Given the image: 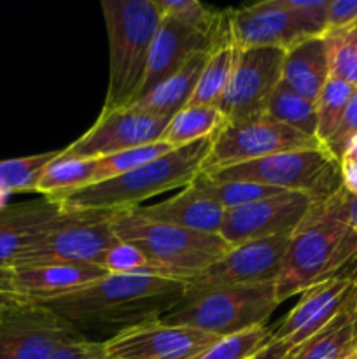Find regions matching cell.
<instances>
[{"mask_svg": "<svg viewBox=\"0 0 357 359\" xmlns=\"http://www.w3.org/2000/svg\"><path fill=\"white\" fill-rule=\"evenodd\" d=\"M352 195L340 188L315 202L287 242L275 293L279 304L340 276L357 258V233L350 217Z\"/></svg>", "mask_w": 357, "mask_h": 359, "instance_id": "cell-2", "label": "cell"}, {"mask_svg": "<svg viewBox=\"0 0 357 359\" xmlns=\"http://www.w3.org/2000/svg\"><path fill=\"white\" fill-rule=\"evenodd\" d=\"M219 337L161 319L142 323L105 340L112 359H192Z\"/></svg>", "mask_w": 357, "mask_h": 359, "instance_id": "cell-16", "label": "cell"}, {"mask_svg": "<svg viewBox=\"0 0 357 359\" xmlns=\"http://www.w3.org/2000/svg\"><path fill=\"white\" fill-rule=\"evenodd\" d=\"M279 305L275 283L216 287L186 294L161 321L189 326L214 337H227L266 326Z\"/></svg>", "mask_w": 357, "mask_h": 359, "instance_id": "cell-6", "label": "cell"}, {"mask_svg": "<svg viewBox=\"0 0 357 359\" xmlns=\"http://www.w3.org/2000/svg\"><path fill=\"white\" fill-rule=\"evenodd\" d=\"M206 53L209 51L200 53L195 58L189 60L181 70H177L174 76L161 81L158 86L147 91L146 95H142L130 107L136 109L140 112H146V114L156 116V118H174L191 100L192 91H195L196 83H198L200 74H202L203 63H205Z\"/></svg>", "mask_w": 357, "mask_h": 359, "instance_id": "cell-24", "label": "cell"}, {"mask_svg": "<svg viewBox=\"0 0 357 359\" xmlns=\"http://www.w3.org/2000/svg\"><path fill=\"white\" fill-rule=\"evenodd\" d=\"M356 93V88L343 81L329 77L328 83L322 88L321 95L315 100L317 111V140L324 146L329 137L332 135L338 126L350 98Z\"/></svg>", "mask_w": 357, "mask_h": 359, "instance_id": "cell-31", "label": "cell"}, {"mask_svg": "<svg viewBox=\"0 0 357 359\" xmlns=\"http://www.w3.org/2000/svg\"><path fill=\"white\" fill-rule=\"evenodd\" d=\"M226 118L219 107L214 105H186L174 118L168 119V125L161 135V142L170 147L189 146L198 140L214 137L224 125Z\"/></svg>", "mask_w": 357, "mask_h": 359, "instance_id": "cell-26", "label": "cell"}, {"mask_svg": "<svg viewBox=\"0 0 357 359\" xmlns=\"http://www.w3.org/2000/svg\"><path fill=\"white\" fill-rule=\"evenodd\" d=\"M303 193L284 191L224 212L219 235L230 248L244 242L290 237L314 207Z\"/></svg>", "mask_w": 357, "mask_h": 359, "instance_id": "cell-15", "label": "cell"}, {"mask_svg": "<svg viewBox=\"0 0 357 359\" xmlns=\"http://www.w3.org/2000/svg\"><path fill=\"white\" fill-rule=\"evenodd\" d=\"M340 175L343 188L352 196H357V137L340 158Z\"/></svg>", "mask_w": 357, "mask_h": 359, "instance_id": "cell-41", "label": "cell"}, {"mask_svg": "<svg viewBox=\"0 0 357 359\" xmlns=\"http://www.w3.org/2000/svg\"><path fill=\"white\" fill-rule=\"evenodd\" d=\"M272 330L266 326L245 330L234 335L219 337L192 359H254L266 347Z\"/></svg>", "mask_w": 357, "mask_h": 359, "instance_id": "cell-32", "label": "cell"}, {"mask_svg": "<svg viewBox=\"0 0 357 359\" xmlns=\"http://www.w3.org/2000/svg\"><path fill=\"white\" fill-rule=\"evenodd\" d=\"M161 16H170L195 27H214L220 13L209 9L198 0H156Z\"/></svg>", "mask_w": 357, "mask_h": 359, "instance_id": "cell-37", "label": "cell"}, {"mask_svg": "<svg viewBox=\"0 0 357 359\" xmlns=\"http://www.w3.org/2000/svg\"><path fill=\"white\" fill-rule=\"evenodd\" d=\"M115 214L108 210H66L65 219L23 252L9 270L44 265L100 266L105 252L119 242L112 228Z\"/></svg>", "mask_w": 357, "mask_h": 359, "instance_id": "cell-8", "label": "cell"}, {"mask_svg": "<svg viewBox=\"0 0 357 359\" xmlns=\"http://www.w3.org/2000/svg\"><path fill=\"white\" fill-rule=\"evenodd\" d=\"M356 32H357V30H356Z\"/></svg>", "mask_w": 357, "mask_h": 359, "instance_id": "cell-47", "label": "cell"}, {"mask_svg": "<svg viewBox=\"0 0 357 359\" xmlns=\"http://www.w3.org/2000/svg\"><path fill=\"white\" fill-rule=\"evenodd\" d=\"M289 237L244 242L227 249L217 262L186 283V294L216 287L275 283Z\"/></svg>", "mask_w": 357, "mask_h": 359, "instance_id": "cell-14", "label": "cell"}, {"mask_svg": "<svg viewBox=\"0 0 357 359\" xmlns=\"http://www.w3.org/2000/svg\"><path fill=\"white\" fill-rule=\"evenodd\" d=\"M357 298V280L338 276L301 293L284 321L272 330L270 342L255 359H284L317 335Z\"/></svg>", "mask_w": 357, "mask_h": 359, "instance_id": "cell-10", "label": "cell"}, {"mask_svg": "<svg viewBox=\"0 0 357 359\" xmlns=\"http://www.w3.org/2000/svg\"><path fill=\"white\" fill-rule=\"evenodd\" d=\"M192 184H195L200 191L205 193L209 198H212L217 205L223 207L224 212H226V210L238 209V207L248 205V203L258 202V200L268 198V196L279 195V193H284L280 191V189L255 184V182L216 181V179H210L203 174L198 175V177L192 181Z\"/></svg>", "mask_w": 357, "mask_h": 359, "instance_id": "cell-29", "label": "cell"}, {"mask_svg": "<svg viewBox=\"0 0 357 359\" xmlns=\"http://www.w3.org/2000/svg\"><path fill=\"white\" fill-rule=\"evenodd\" d=\"M108 39V84L102 111H118L139 100L150 48L161 21L156 0H104Z\"/></svg>", "mask_w": 357, "mask_h": 359, "instance_id": "cell-4", "label": "cell"}, {"mask_svg": "<svg viewBox=\"0 0 357 359\" xmlns=\"http://www.w3.org/2000/svg\"><path fill=\"white\" fill-rule=\"evenodd\" d=\"M104 276L107 272L94 265H44L10 270V283L14 294L42 302L79 290Z\"/></svg>", "mask_w": 357, "mask_h": 359, "instance_id": "cell-21", "label": "cell"}, {"mask_svg": "<svg viewBox=\"0 0 357 359\" xmlns=\"http://www.w3.org/2000/svg\"><path fill=\"white\" fill-rule=\"evenodd\" d=\"M77 339L86 337L38 302L20 300L0 316V356L49 359L58 347Z\"/></svg>", "mask_w": 357, "mask_h": 359, "instance_id": "cell-11", "label": "cell"}, {"mask_svg": "<svg viewBox=\"0 0 357 359\" xmlns=\"http://www.w3.org/2000/svg\"><path fill=\"white\" fill-rule=\"evenodd\" d=\"M65 217L66 210L48 196L0 207V269L9 270Z\"/></svg>", "mask_w": 357, "mask_h": 359, "instance_id": "cell-18", "label": "cell"}, {"mask_svg": "<svg viewBox=\"0 0 357 359\" xmlns=\"http://www.w3.org/2000/svg\"><path fill=\"white\" fill-rule=\"evenodd\" d=\"M308 37L328 34V9L331 0H280Z\"/></svg>", "mask_w": 357, "mask_h": 359, "instance_id": "cell-36", "label": "cell"}, {"mask_svg": "<svg viewBox=\"0 0 357 359\" xmlns=\"http://www.w3.org/2000/svg\"><path fill=\"white\" fill-rule=\"evenodd\" d=\"M240 48L237 46L231 32L230 14L223 13L219 28L216 32L212 46L206 53L202 74L196 83L192 97L188 105H214L217 107L233 76Z\"/></svg>", "mask_w": 357, "mask_h": 359, "instance_id": "cell-23", "label": "cell"}, {"mask_svg": "<svg viewBox=\"0 0 357 359\" xmlns=\"http://www.w3.org/2000/svg\"><path fill=\"white\" fill-rule=\"evenodd\" d=\"M172 149H174V147H170L168 144L160 140V142L149 144V146L122 151V153L111 154V156L105 158H98L93 184H98V182L108 181V179H114L126 174V172L135 170V168L142 167V165L149 163V161L170 153Z\"/></svg>", "mask_w": 357, "mask_h": 359, "instance_id": "cell-33", "label": "cell"}, {"mask_svg": "<svg viewBox=\"0 0 357 359\" xmlns=\"http://www.w3.org/2000/svg\"><path fill=\"white\" fill-rule=\"evenodd\" d=\"M345 359H357V349H354V351H352V353H350V354H349V356H346Z\"/></svg>", "mask_w": 357, "mask_h": 359, "instance_id": "cell-45", "label": "cell"}, {"mask_svg": "<svg viewBox=\"0 0 357 359\" xmlns=\"http://www.w3.org/2000/svg\"><path fill=\"white\" fill-rule=\"evenodd\" d=\"M230 23L234 42L240 49L279 48L286 51L296 42L308 39L296 18L280 0H265L233 11Z\"/></svg>", "mask_w": 357, "mask_h": 359, "instance_id": "cell-19", "label": "cell"}, {"mask_svg": "<svg viewBox=\"0 0 357 359\" xmlns=\"http://www.w3.org/2000/svg\"><path fill=\"white\" fill-rule=\"evenodd\" d=\"M58 154L59 149L31 154V156L0 160V191L35 193L38 177Z\"/></svg>", "mask_w": 357, "mask_h": 359, "instance_id": "cell-30", "label": "cell"}, {"mask_svg": "<svg viewBox=\"0 0 357 359\" xmlns=\"http://www.w3.org/2000/svg\"><path fill=\"white\" fill-rule=\"evenodd\" d=\"M0 359H14V358H9V356H0Z\"/></svg>", "mask_w": 357, "mask_h": 359, "instance_id": "cell-46", "label": "cell"}, {"mask_svg": "<svg viewBox=\"0 0 357 359\" xmlns=\"http://www.w3.org/2000/svg\"><path fill=\"white\" fill-rule=\"evenodd\" d=\"M356 137H357V90L356 93H354V97L350 98L349 105H346L338 126H336L332 135L328 139V142L324 144V147L336 158V160H338L340 163L342 154L345 153L349 144L352 142Z\"/></svg>", "mask_w": 357, "mask_h": 359, "instance_id": "cell-38", "label": "cell"}, {"mask_svg": "<svg viewBox=\"0 0 357 359\" xmlns=\"http://www.w3.org/2000/svg\"><path fill=\"white\" fill-rule=\"evenodd\" d=\"M49 359H112L105 349V342L93 339H77L63 344Z\"/></svg>", "mask_w": 357, "mask_h": 359, "instance_id": "cell-39", "label": "cell"}, {"mask_svg": "<svg viewBox=\"0 0 357 359\" xmlns=\"http://www.w3.org/2000/svg\"><path fill=\"white\" fill-rule=\"evenodd\" d=\"M186 297V284L158 276L107 273L86 286L38 304L55 311L86 339H112L142 323L161 319Z\"/></svg>", "mask_w": 357, "mask_h": 359, "instance_id": "cell-1", "label": "cell"}, {"mask_svg": "<svg viewBox=\"0 0 357 359\" xmlns=\"http://www.w3.org/2000/svg\"><path fill=\"white\" fill-rule=\"evenodd\" d=\"M0 293H13V283H10V270L0 269Z\"/></svg>", "mask_w": 357, "mask_h": 359, "instance_id": "cell-43", "label": "cell"}, {"mask_svg": "<svg viewBox=\"0 0 357 359\" xmlns=\"http://www.w3.org/2000/svg\"><path fill=\"white\" fill-rule=\"evenodd\" d=\"M20 300H24V298L18 297V294H13V293H0V316H2L7 309L13 307L14 304H18Z\"/></svg>", "mask_w": 357, "mask_h": 359, "instance_id": "cell-42", "label": "cell"}, {"mask_svg": "<svg viewBox=\"0 0 357 359\" xmlns=\"http://www.w3.org/2000/svg\"><path fill=\"white\" fill-rule=\"evenodd\" d=\"M357 349V298L324 330L284 359H345Z\"/></svg>", "mask_w": 357, "mask_h": 359, "instance_id": "cell-25", "label": "cell"}, {"mask_svg": "<svg viewBox=\"0 0 357 359\" xmlns=\"http://www.w3.org/2000/svg\"><path fill=\"white\" fill-rule=\"evenodd\" d=\"M284 49H240L233 76L219 102L227 123H237L265 112L273 91L282 83Z\"/></svg>", "mask_w": 357, "mask_h": 359, "instance_id": "cell-13", "label": "cell"}, {"mask_svg": "<svg viewBox=\"0 0 357 359\" xmlns=\"http://www.w3.org/2000/svg\"><path fill=\"white\" fill-rule=\"evenodd\" d=\"M212 139L214 137H209L189 146L172 149L170 153L119 177L48 198L58 202L63 210L119 212L135 209L153 196L186 188L202 175Z\"/></svg>", "mask_w": 357, "mask_h": 359, "instance_id": "cell-3", "label": "cell"}, {"mask_svg": "<svg viewBox=\"0 0 357 359\" xmlns=\"http://www.w3.org/2000/svg\"><path fill=\"white\" fill-rule=\"evenodd\" d=\"M112 228L119 242H128L144 252L158 277L184 284L209 269L230 249L219 233L150 223L132 209L115 214Z\"/></svg>", "mask_w": 357, "mask_h": 359, "instance_id": "cell-5", "label": "cell"}, {"mask_svg": "<svg viewBox=\"0 0 357 359\" xmlns=\"http://www.w3.org/2000/svg\"><path fill=\"white\" fill-rule=\"evenodd\" d=\"M59 154L38 177L35 193L41 196L63 195L93 184L97 160H72V158H62Z\"/></svg>", "mask_w": 357, "mask_h": 359, "instance_id": "cell-27", "label": "cell"}, {"mask_svg": "<svg viewBox=\"0 0 357 359\" xmlns=\"http://www.w3.org/2000/svg\"><path fill=\"white\" fill-rule=\"evenodd\" d=\"M203 175L216 181H247L280 191L303 193L315 202L326 200L342 188L338 160L322 144L203 172Z\"/></svg>", "mask_w": 357, "mask_h": 359, "instance_id": "cell-7", "label": "cell"}, {"mask_svg": "<svg viewBox=\"0 0 357 359\" xmlns=\"http://www.w3.org/2000/svg\"><path fill=\"white\" fill-rule=\"evenodd\" d=\"M318 144V140L303 135L298 130L270 118L266 112H261L241 121L226 123L214 135L212 146L203 163V172L220 170Z\"/></svg>", "mask_w": 357, "mask_h": 359, "instance_id": "cell-9", "label": "cell"}, {"mask_svg": "<svg viewBox=\"0 0 357 359\" xmlns=\"http://www.w3.org/2000/svg\"><path fill=\"white\" fill-rule=\"evenodd\" d=\"M265 112L270 118L282 123V125L290 126V128L298 130L303 135H308L317 140V111H315V102L300 97L293 90L284 86L282 83L276 86V90L270 97Z\"/></svg>", "mask_w": 357, "mask_h": 359, "instance_id": "cell-28", "label": "cell"}, {"mask_svg": "<svg viewBox=\"0 0 357 359\" xmlns=\"http://www.w3.org/2000/svg\"><path fill=\"white\" fill-rule=\"evenodd\" d=\"M350 30H357V0H331L328 9V34Z\"/></svg>", "mask_w": 357, "mask_h": 359, "instance_id": "cell-40", "label": "cell"}, {"mask_svg": "<svg viewBox=\"0 0 357 359\" xmlns=\"http://www.w3.org/2000/svg\"><path fill=\"white\" fill-rule=\"evenodd\" d=\"M254 359H255V358H254Z\"/></svg>", "mask_w": 357, "mask_h": 359, "instance_id": "cell-48", "label": "cell"}, {"mask_svg": "<svg viewBox=\"0 0 357 359\" xmlns=\"http://www.w3.org/2000/svg\"><path fill=\"white\" fill-rule=\"evenodd\" d=\"M132 210L150 223L203 231V233H219L224 221L223 207L200 191L192 182L170 198L161 200L153 205L135 207Z\"/></svg>", "mask_w": 357, "mask_h": 359, "instance_id": "cell-20", "label": "cell"}, {"mask_svg": "<svg viewBox=\"0 0 357 359\" xmlns=\"http://www.w3.org/2000/svg\"><path fill=\"white\" fill-rule=\"evenodd\" d=\"M220 18H223V13L214 27L205 28L188 25L170 16H161L156 37L150 48L149 65H147L140 97L158 86L161 81L174 76L196 55L209 51L219 28Z\"/></svg>", "mask_w": 357, "mask_h": 359, "instance_id": "cell-17", "label": "cell"}, {"mask_svg": "<svg viewBox=\"0 0 357 359\" xmlns=\"http://www.w3.org/2000/svg\"><path fill=\"white\" fill-rule=\"evenodd\" d=\"M329 77L343 81L357 90V32H329Z\"/></svg>", "mask_w": 357, "mask_h": 359, "instance_id": "cell-34", "label": "cell"}, {"mask_svg": "<svg viewBox=\"0 0 357 359\" xmlns=\"http://www.w3.org/2000/svg\"><path fill=\"white\" fill-rule=\"evenodd\" d=\"M100 269L115 276H156L144 252L128 242L112 245L102 258Z\"/></svg>", "mask_w": 357, "mask_h": 359, "instance_id": "cell-35", "label": "cell"}, {"mask_svg": "<svg viewBox=\"0 0 357 359\" xmlns=\"http://www.w3.org/2000/svg\"><path fill=\"white\" fill-rule=\"evenodd\" d=\"M350 217H352L354 230L357 233V196H352V205H350Z\"/></svg>", "mask_w": 357, "mask_h": 359, "instance_id": "cell-44", "label": "cell"}, {"mask_svg": "<svg viewBox=\"0 0 357 359\" xmlns=\"http://www.w3.org/2000/svg\"><path fill=\"white\" fill-rule=\"evenodd\" d=\"M168 119L146 114L133 107L102 111L86 133L62 149V158L98 160L122 151L160 142Z\"/></svg>", "mask_w": 357, "mask_h": 359, "instance_id": "cell-12", "label": "cell"}, {"mask_svg": "<svg viewBox=\"0 0 357 359\" xmlns=\"http://www.w3.org/2000/svg\"><path fill=\"white\" fill-rule=\"evenodd\" d=\"M329 79V56L326 35L308 37L286 49L282 84L307 100L315 102Z\"/></svg>", "mask_w": 357, "mask_h": 359, "instance_id": "cell-22", "label": "cell"}]
</instances>
